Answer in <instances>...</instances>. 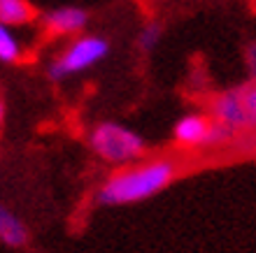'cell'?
I'll use <instances>...</instances> for the list:
<instances>
[{
	"label": "cell",
	"instance_id": "6da1fadb",
	"mask_svg": "<svg viewBox=\"0 0 256 253\" xmlns=\"http://www.w3.org/2000/svg\"><path fill=\"white\" fill-rule=\"evenodd\" d=\"M177 165L170 158H152L144 163H135L112 174L100 188H98V202L108 207L135 205L147 200L152 195L168 186L175 179Z\"/></svg>",
	"mask_w": 256,
	"mask_h": 253
},
{
	"label": "cell",
	"instance_id": "7a4b0ae2",
	"mask_svg": "<svg viewBox=\"0 0 256 253\" xmlns=\"http://www.w3.org/2000/svg\"><path fill=\"white\" fill-rule=\"evenodd\" d=\"M88 147L98 158L110 165H128L144 153V140L122 123L105 121L91 130Z\"/></svg>",
	"mask_w": 256,
	"mask_h": 253
},
{
	"label": "cell",
	"instance_id": "3957f363",
	"mask_svg": "<svg viewBox=\"0 0 256 253\" xmlns=\"http://www.w3.org/2000/svg\"><path fill=\"white\" fill-rule=\"evenodd\" d=\"M110 51V42L100 35H82L77 40H72L49 63V77L54 81L68 79L74 74L84 72L88 67H94L96 63H100Z\"/></svg>",
	"mask_w": 256,
	"mask_h": 253
},
{
	"label": "cell",
	"instance_id": "277c9868",
	"mask_svg": "<svg viewBox=\"0 0 256 253\" xmlns=\"http://www.w3.org/2000/svg\"><path fill=\"white\" fill-rule=\"evenodd\" d=\"M88 14L82 7H58L44 14V28L49 35H77L86 28Z\"/></svg>",
	"mask_w": 256,
	"mask_h": 253
},
{
	"label": "cell",
	"instance_id": "5b68a950",
	"mask_svg": "<svg viewBox=\"0 0 256 253\" xmlns=\"http://www.w3.org/2000/svg\"><path fill=\"white\" fill-rule=\"evenodd\" d=\"M208 130H210V121L200 114H189L175 123V142L182 147H205L208 140Z\"/></svg>",
	"mask_w": 256,
	"mask_h": 253
},
{
	"label": "cell",
	"instance_id": "8992f818",
	"mask_svg": "<svg viewBox=\"0 0 256 253\" xmlns=\"http://www.w3.org/2000/svg\"><path fill=\"white\" fill-rule=\"evenodd\" d=\"M0 242L7 247H24L28 242V230L24 226V221L12 214L2 202H0Z\"/></svg>",
	"mask_w": 256,
	"mask_h": 253
},
{
	"label": "cell",
	"instance_id": "52a82bcc",
	"mask_svg": "<svg viewBox=\"0 0 256 253\" xmlns=\"http://www.w3.org/2000/svg\"><path fill=\"white\" fill-rule=\"evenodd\" d=\"M35 19L28 0H0V23L2 26H26Z\"/></svg>",
	"mask_w": 256,
	"mask_h": 253
},
{
	"label": "cell",
	"instance_id": "ba28073f",
	"mask_svg": "<svg viewBox=\"0 0 256 253\" xmlns=\"http://www.w3.org/2000/svg\"><path fill=\"white\" fill-rule=\"evenodd\" d=\"M236 88L240 95L244 121H247V130H252V128H256V79H250L247 84H240Z\"/></svg>",
	"mask_w": 256,
	"mask_h": 253
},
{
	"label": "cell",
	"instance_id": "9c48e42d",
	"mask_svg": "<svg viewBox=\"0 0 256 253\" xmlns=\"http://www.w3.org/2000/svg\"><path fill=\"white\" fill-rule=\"evenodd\" d=\"M19 58H21L19 40L12 35L10 26L0 23V60L2 63H16Z\"/></svg>",
	"mask_w": 256,
	"mask_h": 253
},
{
	"label": "cell",
	"instance_id": "30bf717a",
	"mask_svg": "<svg viewBox=\"0 0 256 253\" xmlns=\"http://www.w3.org/2000/svg\"><path fill=\"white\" fill-rule=\"evenodd\" d=\"M161 35H163L161 23L149 21V23H144V26H142L140 35H138V44H140L142 51H152V49L161 42Z\"/></svg>",
	"mask_w": 256,
	"mask_h": 253
},
{
	"label": "cell",
	"instance_id": "8fae6325",
	"mask_svg": "<svg viewBox=\"0 0 256 253\" xmlns=\"http://www.w3.org/2000/svg\"><path fill=\"white\" fill-rule=\"evenodd\" d=\"M236 135L230 133L228 128H224L222 123L216 121H210V130H208V140H205V147H222L226 142H230Z\"/></svg>",
	"mask_w": 256,
	"mask_h": 253
},
{
	"label": "cell",
	"instance_id": "7c38bea8",
	"mask_svg": "<svg viewBox=\"0 0 256 253\" xmlns=\"http://www.w3.org/2000/svg\"><path fill=\"white\" fill-rule=\"evenodd\" d=\"M244 60H247V67H250V72H252V79H256V42H252L250 47H247Z\"/></svg>",
	"mask_w": 256,
	"mask_h": 253
},
{
	"label": "cell",
	"instance_id": "4fadbf2b",
	"mask_svg": "<svg viewBox=\"0 0 256 253\" xmlns=\"http://www.w3.org/2000/svg\"><path fill=\"white\" fill-rule=\"evenodd\" d=\"M2 123H5V105L0 100V130H2Z\"/></svg>",
	"mask_w": 256,
	"mask_h": 253
},
{
	"label": "cell",
	"instance_id": "5bb4252c",
	"mask_svg": "<svg viewBox=\"0 0 256 253\" xmlns=\"http://www.w3.org/2000/svg\"><path fill=\"white\" fill-rule=\"evenodd\" d=\"M254 142H256V137H254Z\"/></svg>",
	"mask_w": 256,
	"mask_h": 253
}]
</instances>
